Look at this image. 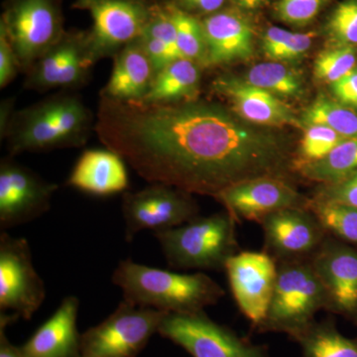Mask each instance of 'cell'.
<instances>
[{"mask_svg": "<svg viewBox=\"0 0 357 357\" xmlns=\"http://www.w3.org/2000/svg\"><path fill=\"white\" fill-rule=\"evenodd\" d=\"M135 152L152 183L213 198L243 181L288 180L295 172L287 138L199 98L150 107L136 130Z\"/></svg>", "mask_w": 357, "mask_h": 357, "instance_id": "1", "label": "cell"}, {"mask_svg": "<svg viewBox=\"0 0 357 357\" xmlns=\"http://www.w3.org/2000/svg\"><path fill=\"white\" fill-rule=\"evenodd\" d=\"M96 121L79 96L61 93L14 112L4 139L10 156L79 148L96 131Z\"/></svg>", "mask_w": 357, "mask_h": 357, "instance_id": "2", "label": "cell"}, {"mask_svg": "<svg viewBox=\"0 0 357 357\" xmlns=\"http://www.w3.org/2000/svg\"><path fill=\"white\" fill-rule=\"evenodd\" d=\"M112 282L123 300L158 311L191 314L217 304L225 290L204 273L182 274L123 260L115 268Z\"/></svg>", "mask_w": 357, "mask_h": 357, "instance_id": "3", "label": "cell"}, {"mask_svg": "<svg viewBox=\"0 0 357 357\" xmlns=\"http://www.w3.org/2000/svg\"><path fill=\"white\" fill-rule=\"evenodd\" d=\"M236 220L227 213L197 217L191 222L154 234L170 267L222 271L239 252Z\"/></svg>", "mask_w": 357, "mask_h": 357, "instance_id": "4", "label": "cell"}, {"mask_svg": "<svg viewBox=\"0 0 357 357\" xmlns=\"http://www.w3.org/2000/svg\"><path fill=\"white\" fill-rule=\"evenodd\" d=\"M278 273L266 317L256 330L293 338L328 310L326 291L310 259L277 262Z\"/></svg>", "mask_w": 357, "mask_h": 357, "instance_id": "5", "label": "cell"}, {"mask_svg": "<svg viewBox=\"0 0 357 357\" xmlns=\"http://www.w3.org/2000/svg\"><path fill=\"white\" fill-rule=\"evenodd\" d=\"M0 26L25 74L66 33L59 0H8Z\"/></svg>", "mask_w": 357, "mask_h": 357, "instance_id": "6", "label": "cell"}, {"mask_svg": "<svg viewBox=\"0 0 357 357\" xmlns=\"http://www.w3.org/2000/svg\"><path fill=\"white\" fill-rule=\"evenodd\" d=\"M167 314L122 301L109 318L81 337V357H135Z\"/></svg>", "mask_w": 357, "mask_h": 357, "instance_id": "7", "label": "cell"}, {"mask_svg": "<svg viewBox=\"0 0 357 357\" xmlns=\"http://www.w3.org/2000/svg\"><path fill=\"white\" fill-rule=\"evenodd\" d=\"M153 6L147 0H75V8L88 11L93 20L89 39L95 63L114 58L126 45L140 38Z\"/></svg>", "mask_w": 357, "mask_h": 357, "instance_id": "8", "label": "cell"}, {"mask_svg": "<svg viewBox=\"0 0 357 357\" xmlns=\"http://www.w3.org/2000/svg\"><path fill=\"white\" fill-rule=\"evenodd\" d=\"M122 215L126 241H132L142 230L173 229L199 217V208L190 192L172 185L151 184L138 192H124Z\"/></svg>", "mask_w": 357, "mask_h": 357, "instance_id": "9", "label": "cell"}, {"mask_svg": "<svg viewBox=\"0 0 357 357\" xmlns=\"http://www.w3.org/2000/svg\"><path fill=\"white\" fill-rule=\"evenodd\" d=\"M158 333L185 349L192 357H267L261 347L246 342L215 324L203 312H168Z\"/></svg>", "mask_w": 357, "mask_h": 357, "instance_id": "10", "label": "cell"}, {"mask_svg": "<svg viewBox=\"0 0 357 357\" xmlns=\"http://www.w3.org/2000/svg\"><path fill=\"white\" fill-rule=\"evenodd\" d=\"M46 298V289L32 261L25 238L0 234V311L30 319Z\"/></svg>", "mask_w": 357, "mask_h": 357, "instance_id": "11", "label": "cell"}, {"mask_svg": "<svg viewBox=\"0 0 357 357\" xmlns=\"http://www.w3.org/2000/svg\"><path fill=\"white\" fill-rule=\"evenodd\" d=\"M95 64L89 31H66L26 73L24 86L37 91L82 88L88 83Z\"/></svg>", "mask_w": 357, "mask_h": 357, "instance_id": "12", "label": "cell"}, {"mask_svg": "<svg viewBox=\"0 0 357 357\" xmlns=\"http://www.w3.org/2000/svg\"><path fill=\"white\" fill-rule=\"evenodd\" d=\"M58 185L6 157L0 163L1 230L36 220L50 210Z\"/></svg>", "mask_w": 357, "mask_h": 357, "instance_id": "13", "label": "cell"}, {"mask_svg": "<svg viewBox=\"0 0 357 357\" xmlns=\"http://www.w3.org/2000/svg\"><path fill=\"white\" fill-rule=\"evenodd\" d=\"M310 260L326 291V312L357 326V246L328 234Z\"/></svg>", "mask_w": 357, "mask_h": 357, "instance_id": "14", "label": "cell"}, {"mask_svg": "<svg viewBox=\"0 0 357 357\" xmlns=\"http://www.w3.org/2000/svg\"><path fill=\"white\" fill-rule=\"evenodd\" d=\"M237 306L255 328L261 325L278 273L276 260L265 251H239L225 268Z\"/></svg>", "mask_w": 357, "mask_h": 357, "instance_id": "15", "label": "cell"}, {"mask_svg": "<svg viewBox=\"0 0 357 357\" xmlns=\"http://www.w3.org/2000/svg\"><path fill=\"white\" fill-rule=\"evenodd\" d=\"M237 222L260 223L276 211L292 208H309L312 199L297 191L287 178L259 177L230 185L215 197Z\"/></svg>", "mask_w": 357, "mask_h": 357, "instance_id": "16", "label": "cell"}, {"mask_svg": "<svg viewBox=\"0 0 357 357\" xmlns=\"http://www.w3.org/2000/svg\"><path fill=\"white\" fill-rule=\"evenodd\" d=\"M264 250L276 260L310 259L328 234L310 208H292L263 218Z\"/></svg>", "mask_w": 357, "mask_h": 357, "instance_id": "17", "label": "cell"}, {"mask_svg": "<svg viewBox=\"0 0 357 357\" xmlns=\"http://www.w3.org/2000/svg\"><path fill=\"white\" fill-rule=\"evenodd\" d=\"M211 89L229 103V109L238 116L256 126H304L290 105L265 89L249 84L243 77L222 75L213 82Z\"/></svg>", "mask_w": 357, "mask_h": 357, "instance_id": "18", "label": "cell"}, {"mask_svg": "<svg viewBox=\"0 0 357 357\" xmlns=\"http://www.w3.org/2000/svg\"><path fill=\"white\" fill-rule=\"evenodd\" d=\"M206 44L204 68L245 61L255 55V28L237 8H225L201 18Z\"/></svg>", "mask_w": 357, "mask_h": 357, "instance_id": "19", "label": "cell"}, {"mask_svg": "<svg viewBox=\"0 0 357 357\" xmlns=\"http://www.w3.org/2000/svg\"><path fill=\"white\" fill-rule=\"evenodd\" d=\"M156 70L139 38L114 57L112 75L100 96L121 102H141L151 88Z\"/></svg>", "mask_w": 357, "mask_h": 357, "instance_id": "20", "label": "cell"}, {"mask_svg": "<svg viewBox=\"0 0 357 357\" xmlns=\"http://www.w3.org/2000/svg\"><path fill=\"white\" fill-rule=\"evenodd\" d=\"M67 185L98 197L126 191L128 174L126 161L109 149H89L79 156Z\"/></svg>", "mask_w": 357, "mask_h": 357, "instance_id": "21", "label": "cell"}, {"mask_svg": "<svg viewBox=\"0 0 357 357\" xmlns=\"http://www.w3.org/2000/svg\"><path fill=\"white\" fill-rule=\"evenodd\" d=\"M79 302L66 297L56 312L40 326L22 347L27 357H75L81 351L77 328Z\"/></svg>", "mask_w": 357, "mask_h": 357, "instance_id": "22", "label": "cell"}, {"mask_svg": "<svg viewBox=\"0 0 357 357\" xmlns=\"http://www.w3.org/2000/svg\"><path fill=\"white\" fill-rule=\"evenodd\" d=\"M203 68L188 59L180 58L156 73L145 103L174 105L199 100Z\"/></svg>", "mask_w": 357, "mask_h": 357, "instance_id": "23", "label": "cell"}, {"mask_svg": "<svg viewBox=\"0 0 357 357\" xmlns=\"http://www.w3.org/2000/svg\"><path fill=\"white\" fill-rule=\"evenodd\" d=\"M292 340L303 357H357V337H345L331 319L314 321Z\"/></svg>", "mask_w": 357, "mask_h": 357, "instance_id": "24", "label": "cell"}, {"mask_svg": "<svg viewBox=\"0 0 357 357\" xmlns=\"http://www.w3.org/2000/svg\"><path fill=\"white\" fill-rule=\"evenodd\" d=\"M303 178L321 185L340 182L357 173V138H349L318 161L296 169Z\"/></svg>", "mask_w": 357, "mask_h": 357, "instance_id": "25", "label": "cell"}, {"mask_svg": "<svg viewBox=\"0 0 357 357\" xmlns=\"http://www.w3.org/2000/svg\"><path fill=\"white\" fill-rule=\"evenodd\" d=\"M243 79L281 100L299 98L305 93L304 77L299 70L276 61L253 66Z\"/></svg>", "mask_w": 357, "mask_h": 357, "instance_id": "26", "label": "cell"}, {"mask_svg": "<svg viewBox=\"0 0 357 357\" xmlns=\"http://www.w3.org/2000/svg\"><path fill=\"white\" fill-rule=\"evenodd\" d=\"M172 20L181 58L188 59L204 68L206 44L201 18L185 13L174 2L164 3Z\"/></svg>", "mask_w": 357, "mask_h": 357, "instance_id": "27", "label": "cell"}, {"mask_svg": "<svg viewBox=\"0 0 357 357\" xmlns=\"http://www.w3.org/2000/svg\"><path fill=\"white\" fill-rule=\"evenodd\" d=\"M303 124H321L347 138H357V112L335 100L319 96L303 112Z\"/></svg>", "mask_w": 357, "mask_h": 357, "instance_id": "28", "label": "cell"}, {"mask_svg": "<svg viewBox=\"0 0 357 357\" xmlns=\"http://www.w3.org/2000/svg\"><path fill=\"white\" fill-rule=\"evenodd\" d=\"M328 236L357 246V208L312 199L309 206Z\"/></svg>", "mask_w": 357, "mask_h": 357, "instance_id": "29", "label": "cell"}, {"mask_svg": "<svg viewBox=\"0 0 357 357\" xmlns=\"http://www.w3.org/2000/svg\"><path fill=\"white\" fill-rule=\"evenodd\" d=\"M349 138L340 135L332 128L321 124L305 126L304 135L294 160V168L303 164L312 163L323 159L337 145Z\"/></svg>", "mask_w": 357, "mask_h": 357, "instance_id": "30", "label": "cell"}, {"mask_svg": "<svg viewBox=\"0 0 357 357\" xmlns=\"http://www.w3.org/2000/svg\"><path fill=\"white\" fill-rule=\"evenodd\" d=\"M356 63L354 47H331L314 60V75L321 83L333 84L356 69Z\"/></svg>", "mask_w": 357, "mask_h": 357, "instance_id": "31", "label": "cell"}, {"mask_svg": "<svg viewBox=\"0 0 357 357\" xmlns=\"http://www.w3.org/2000/svg\"><path fill=\"white\" fill-rule=\"evenodd\" d=\"M326 33L333 47L357 46V0L338 3L326 23Z\"/></svg>", "mask_w": 357, "mask_h": 357, "instance_id": "32", "label": "cell"}, {"mask_svg": "<svg viewBox=\"0 0 357 357\" xmlns=\"http://www.w3.org/2000/svg\"><path fill=\"white\" fill-rule=\"evenodd\" d=\"M331 0H277L274 13L277 20L295 27L309 25Z\"/></svg>", "mask_w": 357, "mask_h": 357, "instance_id": "33", "label": "cell"}, {"mask_svg": "<svg viewBox=\"0 0 357 357\" xmlns=\"http://www.w3.org/2000/svg\"><path fill=\"white\" fill-rule=\"evenodd\" d=\"M312 199L347 204L357 208V173L335 184L321 185Z\"/></svg>", "mask_w": 357, "mask_h": 357, "instance_id": "34", "label": "cell"}, {"mask_svg": "<svg viewBox=\"0 0 357 357\" xmlns=\"http://www.w3.org/2000/svg\"><path fill=\"white\" fill-rule=\"evenodd\" d=\"M294 34L295 32L277 26H272L265 30L261 40V48L265 57L280 62L282 56L292 42Z\"/></svg>", "mask_w": 357, "mask_h": 357, "instance_id": "35", "label": "cell"}, {"mask_svg": "<svg viewBox=\"0 0 357 357\" xmlns=\"http://www.w3.org/2000/svg\"><path fill=\"white\" fill-rule=\"evenodd\" d=\"M21 72L20 62L16 57L6 30L0 26V88L4 89L13 83Z\"/></svg>", "mask_w": 357, "mask_h": 357, "instance_id": "36", "label": "cell"}, {"mask_svg": "<svg viewBox=\"0 0 357 357\" xmlns=\"http://www.w3.org/2000/svg\"><path fill=\"white\" fill-rule=\"evenodd\" d=\"M333 98L345 107L357 109V67L347 76L331 84Z\"/></svg>", "mask_w": 357, "mask_h": 357, "instance_id": "37", "label": "cell"}, {"mask_svg": "<svg viewBox=\"0 0 357 357\" xmlns=\"http://www.w3.org/2000/svg\"><path fill=\"white\" fill-rule=\"evenodd\" d=\"M172 2L185 13L204 18L225 9L227 0H174Z\"/></svg>", "mask_w": 357, "mask_h": 357, "instance_id": "38", "label": "cell"}, {"mask_svg": "<svg viewBox=\"0 0 357 357\" xmlns=\"http://www.w3.org/2000/svg\"><path fill=\"white\" fill-rule=\"evenodd\" d=\"M15 112L14 110V100L13 98L2 100L1 107H0V137L1 140L6 136L7 128H8L9 123Z\"/></svg>", "mask_w": 357, "mask_h": 357, "instance_id": "39", "label": "cell"}, {"mask_svg": "<svg viewBox=\"0 0 357 357\" xmlns=\"http://www.w3.org/2000/svg\"><path fill=\"white\" fill-rule=\"evenodd\" d=\"M1 337H0V357H27L22 349H17L7 340L1 326Z\"/></svg>", "mask_w": 357, "mask_h": 357, "instance_id": "40", "label": "cell"}, {"mask_svg": "<svg viewBox=\"0 0 357 357\" xmlns=\"http://www.w3.org/2000/svg\"><path fill=\"white\" fill-rule=\"evenodd\" d=\"M236 4V8L241 11H256L266 6L269 0H232Z\"/></svg>", "mask_w": 357, "mask_h": 357, "instance_id": "41", "label": "cell"}]
</instances>
